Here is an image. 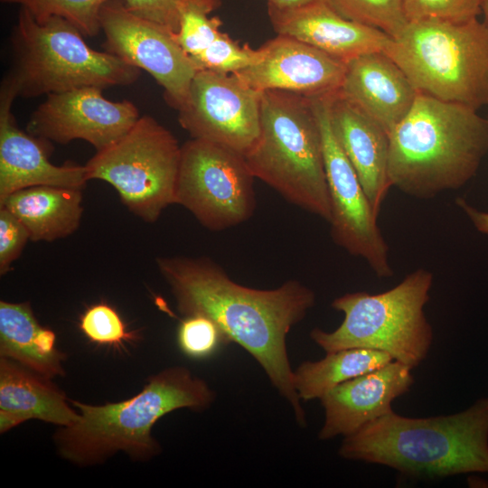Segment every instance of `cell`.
Masks as SVG:
<instances>
[{
	"label": "cell",
	"instance_id": "8d00e7d4",
	"mask_svg": "<svg viewBox=\"0 0 488 488\" xmlns=\"http://www.w3.org/2000/svg\"><path fill=\"white\" fill-rule=\"evenodd\" d=\"M486 119H487V123H488V118H486Z\"/></svg>",
	"mask_w": 488,
	"mask_h": 488
},
{
	"label": "cell",
	"instance_id": "4dcf8cb0",
	"mask_svg": "<svg viewBox=\"0 0 488 488\" xmlns=\"http://www.w3.org/2000/svg\"><path fill=\"white\" fill-rule=\"evenodd\" d=\"M209 14L201 8L191 7L182 16L174 38L189 56L203 52L221 33V19L217 16L210 17Z\"/></svg>",
	"mask_w": 488,
	"mask_h": 488
},
{
	"label": "cell",
	"instance_id": "603a6c76",
	"mask_svg": "<svg viewBox=\"0 0 488 488\" xmlns=\"http://www.w3.org/2000/svg\"><path fill=\"white\" fill-rule=\"evenodd\" d=\"M82 190L33 186L14 192L0 201L27 229L33 241H52L72 234L83 208Z\"/></svg>",
	"mask_w": 488,
	"mask_h": 488
},
{
	"label": "cell",
	"instance_id": "2e32d148",
	"mask_svg": "<svg viewBox=\"0 0 488 488\" xmlns=\"http://www.w3.org/2000/svg\"><path fill=\"white\" fill-rule=\"evenodd\" d=\"M17 93L3 78L0 88V201L33 186H59L82 190L87 182L85 165H55L48 159L43 139L22 131L12 105Z\"/></svg>",
	"mask_w": 488,
	"mask_h": 488
},
{
	"label": "cell",
	"instance_id": "3957f363",
	"mask_svg": "<svg viewBox=\"0 0 488 488\" xmlns=\"http://www.w3.org/2000/svg\"><path fill=\"white\" fill-rule=\"evenodd\" d=\"M338 454L416 478L488 473V397L446 416L408 418L393 411L343 437Z\"/></svg>",
	"mask_w": 488,
	"mask_h": 488
},
{
	"label": "cell",
	"instance_id": "8fae6325",
	"mask_svg": "<svg viewBox=\"0 0 488 488\" xmlns=\"http://www.w3.org/2000/svg\"><path fill=\"white\" fill-rule=\"evenodd\" d=\"M329 95L311 99L322 136L331 205V236L336 245L363 258L377 277H389L393 268L389 247L378 225V216L333 131Z\"/></svg>",
	"mask_w": 488,
	"mask_h": 488
},
{
	"label": "cell",
	"instance_id": "7a4b0ae2",
	"mask_svg": "<svg viewBox=\"0 0 488 488\" xmlns=\"http://www.w3.org/2000/svg\"><path fill=\"white\" fill-rule=\"evenodd\" d=\"M215 399L211 386L188 368L169 367L150 376L141 391L122 401L89 405L70 399L79 418L56 431V448L63 459L79 466L102 464L117 452L147 461L162 451L152 436L162 417L180 408L202 412Z\"/></svg>",
	"mask_w": 488,
	"mask_h": 488
},
{
	"label": "cell",
	"instance_id": "6da1fadb",
	"mask_svg": "<svg viewBox=\"0 0 488 488\" xmlns=\"http://www.w3.org/2000/svg\"><path fill=\"white\" fill-rule=\"evenodd\" d=\"M156 263L179 313L210 318L228 342L246 350L290 404L298 425L305 427V413L294 385L286 337L315 305L314 292L294 279L274 289L248 287L207 258L164 257Z\"/></svg>",
	"mask_w": 488,
	"mask_h": 488
},
{
	"label": "cell",
	"instance_id": "e575fe53",
	"mask_svg": "<svg viewBox=\"0 0 488 488\" xmlns=\"http://www.w3.org/2000/svg\"><path fill=\"white\" fill-rule=\"evenodd\" d=\"M267 5H271L279 9H288L298 7L314 0H267Z\"/></svg>",
	"mask_w": 488,
	"mask_h": 488
},
{
	"label": "cell",
	"instance_id": "44dd1931",
	"mask_svg": "<svg viewBox=\"0 0 488 488\" xmlns=\"http://www.w3.org/2000/svg\"><path fill=\"white\" fill-rule=\"evenodd\" d=\"M79 413L52 379L0 357V433L37 419L61 427L72 425Z\"/></svg>",
	"mask_w": 488,
	"mask_h": 488
},
{
	"label": "cell",
	"instance_id": "e0dca14e",
	"mask_svg": "<svg viewBox=\"0 0 488 488\" xmlns=\"http://www.w3.org/2000/svg\"><path fill=\"white\" fill-rule=\"evenodd\" d=\"M412 368L398 361L346 380L321 399L324 421L318 438L325 441L354 434L368 423L394 410V399L414 383Z\"/></svg>",
	"mask_w": 488,
	"mask_h": 488
},
{
	"label": "cell",
	"instance_id": "8992f818",
	"mask_svg": "<svg viewBox=\"0 0 488 488\" xmlns=\"http://www.w3.org/2000/svg\"><path fill=\"white\" fill-rule=\"evenodd\" d=\"M83 36L62 17L38 22L20 7L10 38L12 65L5 76L17 96L36 98L83 87L104 89L137 80L140 69L92 49Z\"/></svg>",
	"mask_w": 488,
	"mask_h": 488
},
{
	"label": "cell",
	"instance_id": "ba28073f",
	"mask_svg": "<svg viewBox=\"0 0 488 488\" xmlns=\"http://www.w3.org/2000/svg\"><path fill=\"white\" fill-rule=\"evenodd\" d=\"M415 89L478 110L488 107V26L464 22H409L384 52Z\"/></svg>",
	"mask_w": 488,
	"mask_h": 488
},
{
	"label": "cell",
	"instance_id": "30bf717a",
	"mask_svg": "<svg viewBox=\"0 0 488 488\" xmlns=\"http://www.w3.org/2000/svg\"><path fill=\"white\" fill-rule=\"evenodd\" d=\"M254 178L243 155L192 138L182 145L175 203L208 230H224L253 215Z\"/></svg>",
	"mask_w": 488,
	"mask_h": 488
},
{
	"label": "cell",
	"instance_id": "9a60e30c",
	"mask_svg": "<svg viewBox=\"0 0 488 488\" xmlns=\"http://www.w3.org/2000/svg\"><path fill=\"white\" fill-rule=\"evenodd\" d=\"M259 52L258 61L234 73L256 90L316 98L338 91L343 83L346 62L293 37L277 34Z\"/></svg>",
	"mask_w": 488,
	"mask_h": 488
},
{
	"label": "cell",
	"instance_id": "52a82bcc",
	"mask_svg": "<svg viewBox=\"0 0 488 488\" xmlns=\"http://www.w3.org/2000/svg\"><path fill=\"white\" fill-rule=\"evenodd\" d=\"M433 281L431 271L418 268L385 292L343 294L331 304L343 314L342 324L332 332L315 327L310 338L326 352L377 350L414 369L433 343V328L424 311Z\"/></svg>",
	"mask_w": 488,
	"mask_h": 488
},
{
	"label": "cell",
	"instance_id": "ac0fdd59",
	"mask_svg": "<svg viewBox=\"0 0 488 488\" xmlns=\"http://www.w3.org/2000/svg\"><path fill=\"white\" fill-rule=\"evenodd\" d=\"M267 14L277 34L297 39L344 62L385 52L392 40L380 30L343 17L325 0L288 9L267 5Z\"/></svg>",
	"mask_w": 488,
	"mask_h": 488
},
{
	"label": "cell",
	"instance_id": "d4e9b609",
	"mask_svg": "<svg viewBox=\"0 0 488 488\" xmlns=\"http://www.w3.org/2000/svg\"><path fill=\"white\" fill-rule=\"evenodd\" d=\"M3 4L26 8L38 22L60 16L72 23L84 36L101 32L102 8L110 0H0Z\"/></svg>",
	"mask_w": 488,
	"mask_h": 488
},
{
	"label": "cell",
	"instance_id": "ffe728a7",
	"mask_svg": "<svg viewBox=\"0 0 488 488\" xmlns=\"http://www.w3.org/2000/svg\"><path fill=\"white\" fill-rule=\"evenodd\" d=\"M338 91L388 134L408 113L418 94L405 72L384 52L346 62Z\"/></svg>",
	"mask_w": 488,
	"mask_h": 488
},
{
	"label": "cell",
	"instance_id": "4fadbf2b",
	"mask_svg": "<svg viewBox=\"0 0 488 488\" xmlns=\"http://www.w3.org/2000/svg\"><path fill=\"white\" fill-rule=\"evenodd\" d=\"M105 51L148 72L176 110L184 102L197 72L174 33L131 13L123 0H110L100 14Z\"/></svg>",
	"mask_w": 488,
	"mask_h": 488
},
{
	"label": "cell",
	"instance_id": "836d02e7",
	"mask_svg": "<svg viewBox=\"0 0 488 488\" xmlns=\"http://www.w3.org/2000/svg\"><path fill=\"white\" fill-rule=\"evenodd\" d=\"M455 202L468 217L475 229L488 235V211H483L474 208L463 198H457Z\"/></svg>",
	"mask_w": 488,
	"mask_h": 488
},
{
	"label": "cell",
	"instance_id": "f1b7e54d",
	"mask_svg": "<svg viewBox=\"0 0 488 488\" xmlns=\"http://www.w3.org/2000/svg\"><path fill=\"white\" fill-rule=\"evenodd\" d=\"M133 14L176 33L182 16L191 7L201 8L209 14L221 5V0H123Z\"/></svg>",
	"mask_w": 488,
	"mask_h": 488
},
{
	"label": "cell",
	"instance_id": "277c9868",
	"mask_svg": "<svg viewBox=\"0 0 488 488\" xmlns=\"http://www.w3.org/2000/svg\"><path fill=\"white\" fill-rule=\"evenodd\" d=\"M389 139L391 186L431 199L476 174L488 150V123L473 108L418 92Z\"/></svg>",
	"mask_w": 488,
	"mask_h": 488
},
{
	"label": "cell",
	"instance_id": "4316f807",
	"mask_svg": "<svg viewBox=\"0 0 488 488\" xmlns=\"http://www.w3.org/2000/svg\"><path fill=\"white\" fill-rule=\"evenodd\" d=\"M190 57L197 70L236 73L258 61L260 52L239 45L221 32L203 52Z\"/></svg>",
	"mask_w": 488,
	"mask_h": 488
},
{
	"label": "cell",
	"instance_id": "9c48e42d",
	"mask_svg": "<svg viewBox=\"0 0 488 488\" xmlns=\"http://www.w3.org/2000/svg\"><path fill=\"white\" fill-rule=\"evenodd\" d=\"M181 150L168 129L143 116L117 141L97 151L85 164L86 176L111 184L129 211L155 222L175 203Z\"/></svg>",
	"mask_w": 488,
	"mask_h": 488
},
{
	"label": "cell",
	"instance_id": "1f68e13d",
	"mask_svg": "<svg viewBox=\"0 0 488 488\" xmlns=\"http://www.w3.org/2000/svg\"><path fill=\"white\" fill-rule=\"evenodd\" d=\"M408 22L468 21L481 14L480 0H404Z\"/></svg>",
	"mask_w": 488,
	"mask_h": 488
},
{
	"label": "cell",
	"instance_id": "484cf974",
	"mask_svg": "<svg viewBox=\"0 0 488 488\" xmlns=\"http://www.w3.org/2000/svg\"><path fill=\"white\" fill-rule=\"evenodd\" d=\"M343 17L396 38L408 23L404 0H325Z\"/></svg>",
	"mask_w": 488,
	"mask_h": 488
},
{
	"label": "cell",
	"instance_id": "7c38bea8",
	"mask_svg": "<svg viewBox=\"0 0 488 488\" xmlns=\"http://www.w3.org/2000/svg\"><path fill=\"white\" fill-rule=\"evenodd\" d=\"M261 93L234 73L197 70L178 121L192 138L244 155L259 135Z\"/></svg>",
	"mask_w": 488,
	"mask_h": 488
},
{
	"label": "cell",
	"instance_id": "83f0119b",
	"mask_svg": "<svg viewBox=\"0 0 488 488\" xmlns=\"http://www.w3.org/2000/svg\"><path fill=\"white\" fill-rule=\"evenodd\" d=\"M226 343L228 340L219 326L203 315L184 316L177 330L180 350L192 359H206Z\"/></svg>",
	"mask_w": 488,
	"mask_h": 488
},
{
	"label": "cell",
	"instance_id": "5bb4252c",
	"mask_svg": "<svg viewBox=\"0 0 488 488\" xmlns=\"http://www.w3.org/2000/svg\"><path fill=\"white\" fill-rule=\"evenodd\" d=\"M96 87H83L47 95L32 113L27 132L58 144L82 139L97 151L127 134L139 119L129 100L111 101Z\"/></svg>",
	"mask_w": 488,
	"mask_h": 488
},
{
	"label": "cell",
	"instance_id": "5b68a950",
	"mask_svg": "<svg viewBox=\"0 0 488 488\" xmlns=\"http://www.w3.org/2000/svg\"><path fill=\"white\" fill-rule=\"evenodd\" d=\"M260 105L258 137L243 155L249 169L287 202L329 222L322 136L312 99L265 90Z\"/></svg>",
	"mask_w": 488,
	"mask_h": 488
},
{
	"label": "cell",
	"instance_id": "cb8c5ba5",
	"mask_svg": "<svg viewBox=\"0 0 488 488\" xmlns=\"http://www.w3.org/2000/svg\"><path fill=\"white\" fill-rule=\"evenodd\" d=\"M392 361L384 352L366 348L330 352L319 361L302 362L294 371V385L301 400L320 399L337 385Z\"/></svg>",
	"mask_w": 488,
	"mask_h": 488
},
{
	"label": "cell",
	"instance_id": "d590c367",
	"mask_svg": "<svg viewBox=\"0 0 488 488\" xmlns=\"http://www.w3.org/2000/svg\"><path fill=\"white\" fill-rule=\"evenodd\" d=\"M481 14L483 15V22L488 26V0H480Z\"/></svg>",
	"mask_w": 488,
	"mask_h": 488
},
{
	"label": "cell",
	"instance_id": "d6a6232c",
	"mask_svg": "<svg viewBox=\"0 0 488 488\" xmlns=\"http://www.w3.org/2000/svg\"><path fill=\"white\" fill-rule=\"evenodd\" d=\"M30 235L25 226L10 211L0 207V273L10 270Z\"/></svg>",
	"mask_w": 488,
	"mask_h": 488
},
{
	"label": "cell",
	"instance_id": "f546056e",
	"mask_svg": "<svg viewBox=\"0 0 488 488\" xmlns=\"http://www.w3.org/2000/svg\"><path fill=\"white\" fill-rule=\"evenodd\" d=\"M80 328L98 344L118 346L136 339V333L127 330L118 313L106 303L89 307L80 317Z\"/></svg>",
	"mask_w": 488,
	"mask_h": 488
},
{
	"label": "cell",
	"instance_id": "d6986e66",
	"mask_svg": "<svg viewBox=\"0 0 488 488\" xmlns=\"http://www.w3.org/2000/svg\"><path fill=\"white\" fill-rule=\"evenodd\" d=\"M328 107L334 136L378 216L392 187L389 177V134L339 91L329 95Z\"/></svg>",
	"mask_w": 488,
	"mask_h": 488
},
{
	"label": "cell",
	"instance_id": "7402d4cb",
	"mask_svg": "<svg viewBox=\"0 0 488 488\" xmlns=\"http://www.w3.org/2000/svg\"><path fill=\"white\" fill-rule=\"evenodd\" d=\"M0 357L49 379L64 375L55 333L39 324L28 302H0Z\"/></svg>",
	"mask_w": 488,
	"mask_h": 488
}]
</instances>
